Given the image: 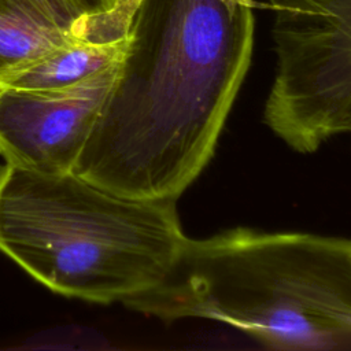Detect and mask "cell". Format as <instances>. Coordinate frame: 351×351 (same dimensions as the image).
Listing matches in <instances>:
<instances>
[{
	"mask_svg": "<svg viewBox=\"0 0 351 351\" xmlns=\"http://www.w3.org/2000/svg\"><path fill=\"white\" fill-rule=\"evenodd\" d=\"M123 304L228 324L270 348H351V239L251 228L186 237L163 280Z\"/></svg>",
	"mask_w": 351,
	"mask_h": 351,
	"instance_id": "cell-2",
	"label": "cell"
},
{
	"mask_svg": "<svg viewBox=\"0 0 351 351\" xmlns=\"http://www.w3.org/2000/svg\"><path fill=\"white\" fill-rule=\"evenodd\" d=\"M284 10L299 128L314 145L351 136V0H284Z\"/></svg>",
	"mask_w": 351,
	"mask_h": 351,
	"instance_id": "cell-5",
	"label": "cell"
},
{
	"mask_svg": "<svg viewBox=\"0 0 351 351\" xmlns=\"http://www.w3.org/2000/svg\"><path fill=\"white\" fill-rule=\"evenodd\" d=\"M252 0H140L119 77L73 171L178 199L214 155L248 71Z\"/></svg>",
	"mask_w": 351,
	"mask_h": 351,
	"instance_id": "cell-1",
	"label": "cell"
},
{
	"mask_svg": "<svg viewBox=\"0 0 351 351\" xmlns=\"http://www.w3.org/2000/svg\"><path fill=\"white\" fill-rule=\"evenodd\" d=\"M122 63L60 88H0V155L5 163L48 174L73 171Z\"/></svg>",
	"mask_w": 351,
	"mask_h": 351,
	"instance_id": "cell-4",
	"label": "cell"
},
{
	"mask_svg": "<svg viewBox=\"0 0 351 351\" xmlns=\"http://www.w3.org/2000/svg\"><path fill=\"white\" fill-rule=\"evenodd\" d=\"M132 22L133 14L123 4L90 15L77 0H0V74Z\"/></svg>",
	"mask_w": 351,
	"mask_h": 351,
	"instance_id": "cell-6",
	"label": "cell"
},
{
	"mask_svg": "<svg viewBox=\"0 0 351 351\" xmlns=\"http://www.w3.org/2000/svg\"><path fill=\"white\" fill-rule=\"evenodd\" d=\"M177 199L111 192L74 171L0 167V252L67 298L125 302L159 284L186 239Z\"/></svg>",
	"mask_w": 351,
	"mask_h": 351,
	"instance_id": "cell-3",
	"label": "cell"
},
{
	"mask_svg": "<svg viewBox=\"0 0 351 351\" xmlns=\"http://www.w3.org/2000/svg\"><path fill=\"white\" fill-rule=\"evenodd\" d=\"M86 14L100 15L112 11L122 0H77Z\"/></svg>",
	"mask_w": 351,
	"mask_h": 351,
	"instance_id": "cell-8",
	"label": "cell"
},
{
	"mask_svg": "<svg viewBox=\"0 0 351 351\" xmlns=\"http://www.w3.org/2000/svg\"><path fill=\"white\" fill-rule=\"evenodd\" d=\"M130 27L81 38L36 62L3 73L0 88H60L122 63L130 44Z\"/></svg>",
	"mask_w": 351,
	"mask_h": 351,
	"instance_id": "cell-7",
	"label": "cell"
}]
</instances>
